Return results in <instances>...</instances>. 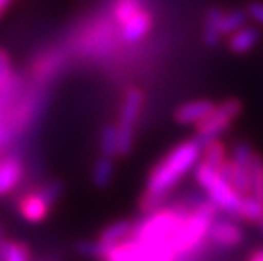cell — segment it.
Here are the masks:
<instances>
[{"mask_svg": "<svg viewBox=\"0 0 263 261\" xmlns=\"http://www.w3.org/2000/svg\"><path fill=\"white\" fill-rule=\"evenodd\" d=\"M212 241L222 248H234L243 241V231L236 222L226 219H214L209 227V234Z\"/></svg>", "mask_w": 263, "mask_h": 261, "instance_id": "obj_9", "label": "cell"}, {"mask_svg": "<svg viewBox=\"0 0 263 261\" xmlns=\"http://www.w3.org/2000/svg\"><path fill=\"white\" fill-rule=\"evenodd\" d=\"M214 107L216 105L211 101H194L182 104L175 110V121L182 126H197L214 110Z\"/></svg>", "mask_w": 263, "mask_h": 261, "instance_id": "obj_10", "label": "cell"}, {"mask_svg": "<svg viewBox=\"0 0 263 261\" xmlns=\"http://www.w3.org/2000/svg\"><path fill=\"white\" fill-rule=\"evenodd\" d=\"M175 258L177 253L166 244L144 243L129 237L109 248L102 261H175Z\"/></svg>", "mask_w": 263, "mask_h": 261, "instance_id": "obj_4", "label": "cell"}, {"mask_svg": "<svg viewBox=\"0 0 263 261\" xmlns=\"http://www.w3.org/2000/svg\"><path fill=\"white\" fill-rule=\"evenodd\" d=\"M15 78H17V75L12 71L9 54L4 49H0V92L12 85Z\"/></svg>", "mask_w": 263, "mask_h": 261, "instance_id": "obj_22", "label": "cell"}, {"mask_svg": "<svg viewBox=\"0 0 263 261\" xmlns=\"http://www.w3.org/2000/svg\"><path fill=\"white\" fill-rule=\"evenodd\" d=\"M133 229H134V226L129 220L112 222V224L107 226L102 232H100L99 241L102 244H105L107 248H112V246H116V244L129 239V237L133 236Z\"/></svg>", "mask_w": 263, "mask_h": 261, "instance_id": "obj_14", "label": "cell"}, {"mask_svg": "<svg viewBox=\"0 0 263 261\" xmlns=\"http://www.w3.org/2000/svg\"><path fill=\"white\" fill-rule=\"evenodd\" d=\"M141 9H144V0H116L112 7L114 19L117 24L122 26Z\"/></svg>", "mask_w": 263, "mask_h": 261, "instance_id": "obj_16", "label": "cell"}, {"mask_svg": "<svg viewBox=\"0 0 263 261\" xmlns=\"http://www.w3.org/2000/svg\"><path fill=\"white\" fill-rule=\"evenodd\" d=\"M151 26H153V15L144 7L121 26V39L127 44H136L146 37Z\"/></svg>", "mask_w": 263, "mask_h": 261, "instance_id": "obj_8", "label": "cell"}, {"mask_svg": "<svg viewBox=\"0 0 263 261\" xmlns=\"http://www.w3.org/2000/svg\"><path fill=\"white\" fill-rule=\"evenodd\" d=\"M100 151L104 156L114 158L119 154V131H117L116 124H107L102 129V136H100Z\"/></svg>", "mask_w": 263, "mask_h": 261, "instance_id": "obj_19", "label": "cell"}, {"mask_svg": "<svg viewBox=\"0 0 263 261\" xmlns=\"http://www.w3.org/2000/svg\"><path fill=\"white\" fill-rule=\"evenodd\" d=\"M255 195L260 198V200H261V205H263V180H261V185H260L258 190H256ZM258 226H260V231H261V234H263V215H261V220H260V224H258Z\"/></svg>", "mask_w": 263, "mask_h": 261, "instance_id": "obj_29", "label": "cell"}, {"mask_svg": "<svg viewBox=\"0 0 263 261\" xmlns=\"http://www.w3.org/2000/svg\"><path fill=\"white\" fill-rule=\"evenodd\" d=\"M114 175V163L112 158L109 156H102L93 166V173H92V180L93 185L97 188H105L109 187L110 180H112Z\"/></svg>", "mask_w": 263, "mask_h": 261, "instance_id": "obj_18", "label": "cell"}, {"mask_svg": "<svg viewBox=\"0 0 263 261\" xmlns=\"http://www.w3.org/2000/svg\"><path fill=\"white\" fill-rule=\"evenodd\" d=\"M260 41V31L256 27H248L243 26L241 29L233 32L229 36V49L236 54H245L250 53Z\"/></svg>", "mask_w": 263, "mask_h": 261, "instance_id": "obj_13", "label": "cell"}, {"mask_svg": "<svg viewBox=\"0 0 263 261\" xmlns=\"http://www.w3.org/2000/svg\"><path fill=\"white\" fill-rule=\"evenodd\" d=\"M5 246H7V239H5V227L0 222V261L5 258Z\"/></svg>", "mask_w": 263, "mask_h": 261, "instance_id": "obj_27", "label": "cell"}, {"mask_svg": "<svg viewBox=\"0 0 263 261\" xmlns=\"http://www.w3.org/2000/svg\"><path fill=\"white\" fill-rule=\"evenodd\" d=\"M4 261H29V249L17 241H7Z\"/></svg>", "mask_w": 263, "mask_h": 261, "instance_id": "obj_24", "label": "cell"}, {"mask_svg": "<svg viewBox=\"0 0 263 261\" xmlns=\"http://www.w3.org/2000/svg\"><path fill=\"white\" fill-rule=\"evenodd\" d=\"M263 215V205L261 200L255 193H248V195L241 197V207H239L238 219H241L246 224H260Z\"/></svg>", "mask_w": 263, "mask_h": 261, "instance_id": "obj_15", "label": "cell"}, {"mask_svg": "<svg viewBox=\"0 0 263 261\" xmlns=\"http://www.w3.org/2000/svg\"><path fill=\"white\" fill-rule=\"evenodd\" d=\"M9 4H10V0H0V14L9 7Z\"/></svg>", "mask_w": 263, "mask_h": 261, "instance_id": "obj_30", "label": "cell"}, {"mask_svg": "<svg viewBox=\"0 0 263 261\" xmlns=\"http://www.w3.org/2000/svg\"><path fill=\"white\" fill-rule=\"evenodd\" d=\"M246 19H248L246 10H229V12H224L221 19L222 36H231L233 32L241 29L243 26H246Z\"/></svg>", "mask_w": 263, "mask_h": 261, "instance_id": "obj_20", "label": "cell"}, {"mask_svg": "<svg viewBox=\"0 0 263 261\" xmlns=\"http://www.w3.org/2000/svg\"><path fill=\"white\" fill-rule=\"evenodd\" d=\"M195 178H197L199 185L207 193V198L217 209L231 215V217L238 219L239 207H241V195L234 190L231 183H228L216 170L209 168L202 161L199 165H195Z\"/></svg>", "mask_w": 263, "mask_h": 261, "instance_id": "obj_3", "label": "cell"}, {"mask_svg": "<svg viewBox=\"0 0 263 261\" xmlns=\"http://www.w3.org/2000/svg\"><path fill=\"white\" fill-rule=\"evenodd\" d=\"M239 112H241V104L236 98H229V101L216 105L214 110L195 126L197 127V141L202 146L211 141H216L228 129L229 124L238 117Z\"/></svg>", "mask_w": 263, "mask_h": 261, "instance_id": "obj_5", "label": "cell"}, {"mask_svg": "<svg viewBox=\"0 0 263 261\" xmlns=\"http://www.w3.org/2000/svg\"><path fill=\"white\" fill-rule=\"evenodd\" d=\"M10 134H12V129H10L9 122L0 121V153H2V149L9 144Z\"/></svg>", "mask_w": 263, "mask_h": 261, "instance_id": "obj_26", "label": "cell"}, {"mask_svg": "<svg viewBox=\"0 0 263 261\" xmlns=\"http://www.w3.org/2000/svg\"><path fill=\"white\" fill-rule=\"evenodd\" d=\"M189 212L190 209L180 207V205L172 209H158L155 212H149L138 226H134L131 237L144 243L166 244V246L172 248L173 237L177 234L178 226H180L182 219Z\"/></svg>", "mask_w": 263, "mask_h": 261, "instance_id": "obj_2", "label": "cell"}, {"mask_svg": "<svg viewBox=\"0 0 263 261\" xmlns=\"http://www.w3.org/2000/svg\"><path fill=\"white\" fill-rule=\"evenodd\" d=\"M143 109V93L138 88L127 90L124 102L121 107L119 122H117V131H119V154L126 156L133 149L134 141V129Z\"/></svg>", "mask_w": 263, "mask_h": 261, "instance_id": "obj_6", "label": "cell"}, {"mask_svg": "<svg viewBox=\"0 0 263 261\" xmlns=\"http://www.w3.org/2000/svg\"><path fill=\"white\" fill-rule=\"evenodd\" d=\"M248 261H263V248H258L255 253H251Z\"/></svg>", "mask_w": 263, "mask_h": 261, "instance_id": "obj_28", "label": "cell"}, {"mask_svg": "<svg viewBox=\"0 0 263 261\" xmlns=\"http://www.w3.org/2000/svg\"><path fill=\"white\" fill-rule=\"evenodd\" d=\"M226 159V149L219 141H211L204 144L202 148V163L207 165L212 170H219V166L224 163Z\"/></svg>", "mask_w": 263, "mask_h": 261, "instance_id": "obj_17", "label": "cell"}, {"mask_svg": "<svg viewBox=\"0 0 263 261\" xmlns=\"http://www.w3.org/2000/svg\"><path fill=\"white\" fill-rule=\"evenodd\" d=\"M248 19H253L256 24L263 26V2H250L246 7Z\"/></svg>", "mask_w": 263, "mask_h": 261, "instance_id": "obj_25", "label": "cell"}, {"mask_svg": "<svg viewBox=\"0 0 263 261\" xmlns=\"http://www.w3.org/2000/svg\"><path fill=\"white\" fill-rule=\"evenodd\" d=\"M202 148L204 146L197 139H190L180 143L163 159L158 161L148 176L146 190L141 198L143 212L149 214L161 209L170 190H173L202 158Z\"/></svg>", "mask_w": 263, "mask_h": 261, "instance_id": "obj_1", "label": "cell"}, {"mask_svg": "<svg viewBox=\"0 0 263 261\" xmlns=\"http://www.w3.org/2000/svg\"><path fill=\"white\" fill-rule=\"evenodd\" d=\"M22 173H24V163H22L21 154H0V197L9 195L19 185Z\"/></svg>", "mask_w": 263, "mask_h": 261, "instance_id": "obj_7", "label": "cell"}, {"mask_svg": "<svg viewBox=\"0 0 263 261\" xmlns=\"http://www.w3.org/2000/svg\"><path fill=\"white\" fill-rule=\"evenodd\" d=\"M107 246L102 244L100 241H80L75 244V251L82 256L87 258H99L102 259L104 254L107 253Z\"/></svg>", "mask_w": 263, "mask_h": 261, "instance_id": "obj_21", "label": "cell"}, {"mask_svg": "<svg viewBox=\"0 0 263 261\" xmlns=\"http://www.w3.org/2000/svg\"><path fill=\"white\" fill-rule=\"evenodd\" d=\"M224 15V10L221 7H211L205 14L204 29H202V41L207 48H216L221 43L222 36L221 32V19Z\"/></svg>", "mask_w": 263, "mask_h": 261, "instance_id": "obj_11", "label": "cell"}, {"mask_svg": "<svg viewBox=\"0 0 263 261\" xmlns=\"http://www.w3.org/2000/svg\"><path fill=\"white\" fill-rule=\"evenodd\" d=\"M61 192H63V185H61V182H58V180L44 183V185L37 190L39 197H41L43 200L49 205V207H51V205L58 200L60 195H61Z\"/></svg>", "mask_w": 263, "mask_h": 261, "instance_id": "obj_23", "label": "cell"}, {"mask_svg": "<svg viewBox=\"0 0 263 261\" xmlns=\"http://www.w3.org/2000/svg\"><path fill=\"white\" fill-rule=\"evenodd\" d=\"M49 205L39 197V193H29L26 195L22 200L19 202V212L21 215L24 217L26 220L29 222H41L48 217V212H49Z\"/></svg>", "mask_w": 263, "mask_h": 261, "instance_id": "obj_12", "label": "cell"}]
</instances>
